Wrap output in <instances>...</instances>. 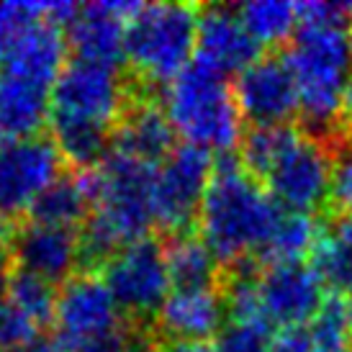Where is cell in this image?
Returning a JSON list of instances; mask_svg holds the SVG:
<instances>
[{"instance_id": "obj_4", "label": "cell", "mask_w": 352, "mask_h": 352, "mask_svg": "<svg viewBox=\"0 0 352 352\" xmlns=\"http://www.w3.org/2000/svg\"><path fill=\"white\" fill-rule=\"evenodd\" d=\"M162 100L175 137H183L190 147L232 155L242 139V118L229 78L198 57L167 82Z\"/></svg>"}, {"instance_id": "obj_11", "label": "cell", "mask_w": 352, "mask_h": 352, "mask_svg": "<svg viewBox=\"0 0 352 352\" xmlns=\"http://www.w3.org/2000/svg\"><path fill=\"white\" fill-rule=\"evenodd\" d=\"M62 165L52 137L0 142V219L29 214L31 204L62 175Z\"/></svg>"}, {"instance_id": "obj_35", "label": "cell", "mask_w": 352, "mask_h": 352, "mask_svg": "<svg viewBox=\"0 0 352 352\" xmlns=\"http://www.w3.org/2000/svg\"><path fill=\"white\" fill-rule=\"evenodd\" d=\"M344 314H347V324H350V332H352V294L344 301Z\"/></svg>"}, {"instance_id": "obj_17", "label": "cell", "mask_w": 352, "mask_h": 352, "mask_svg": "<svg viewBox=\"0 0 352 352\" xmlns=\"http://www.w3.org/2000/svg\"><path fill=\"white\" fill-rule=\"evenodd\" d=\"M224 314V296L216 288L173 291L157 311V324L167 342H208V337L221 332Z\"/></svg>"}, {"instance_id": "obj_13", "label": "cell", "mask_w": 352, "mask_h": 352, "mask_svg": "<svg viewBox=\"0 0 352 352\" xmlns=\"http://www.w3.org/2000/svg\"><path fill=\"white\" fill-rule=\"evenodd\" d=\"M234 103L250 126H285L298 113V93L283 57H260L236 75Z\"/></svg>"}, {"instance_id": "obj_14", "label": "cell", "mask_w": 352, "mask_h": 352, "mask_svg": "<svg viewBox=\"0 0 352 352\" xmlns=\"http://www.w3.org/2000/svg\"><path fill=\"white\" fill-rule=\"evenodd\" d=\"M8 257L16 270L52 285L67 283L80 267V232L26 221L10 232Z\"/></svg>"}, {"instance_id": "obj_32", "label": "cell", "mask_w": 352, "mask_h": 352, "mask_svg": "<svg viewBox=\"0 0 352 352\" xmlns=\"http://www.w3.org/2000/svg\"><path fill=\"white\" fill-rule=\"evenodd\" d=\"M157 352H216L211 342H167Z\"/></svg>"}, {"instance_id": "obj_27", "label": "cell", "mask_w": 352, "mask_h": 352, "mask_svg": "<svg viewBox=\"0 0 352 352\" xmlns=\"http://www.w3.org/2000/svg\"><path fill=\"white\" fill-rule=\"evenodd\" d=\"M50 3H0V59L29 31L47 21Z\"/></svg>"}, {"instance_id": "obj_28", "label": "cell", "mask_w": 352, "mask_h": 352, "mask_svg": "<svg viewBox=\"0 0 352 352\" xmlns=\"http://www.w3.org/2000/svg\"><path fill=\"white\" fill-rule=\"evenodd\" d=\"M216 352H267L270 347V327L254 322H232L221 327Z\"/></svg>"}, {"instance_id": "obj_15", "label": "cell", "mask_w": 352, "mask_h": 352, "mask_svg": "<svg viewBox=\"0 0 352 352\" xmlns=\"http://www.w3.org/2000/svg\"><path fill=\"white\" fill-rule=\"evenodd\" d=\"M139 10V3H88L78 10L67 29V44L75 57L121 67L124 62V34L129 19Z\"/></svg>"}, {"instance_id": "obj_20", "label": "cell", "mask_w": 352, "mask_h": 352, "mask_svg": "<svg viewBox=\"0 0 352 352\" xmlns=\"http://www.w3.org/2000/svg\"><path fill=\"white\" fill-rule=\"evenodd\" d=\"M90 180L88 173L59 175L29 208V221L57 229L80 232L90 216Z\"/></svg>"}, {"instance_id": "obj_19", "label": "cell", "mask_w": 352, "mask_h": 352, "mask_svg": "<svg viewBox=\"0 0 352 352\" xmlns=\"http://www.w3.org/2000/svg\"><path fill=\"white\" fill-rule=\"evenodd\" d=\"M52 88L47 82L0 69V139L36 137L50 118Z\"/></svg>"}, {"instance_id": "obj_16", "label": "cell", "mask_w": 352, "mask_h": 352, "mask_svg": "<svg viewBox=\"0 0 352 352\" xmlns=\"http://www.w3.org/2000/svg\"><path fill=\"white\" fill-rule=\"evenodd\" d=\"M196 57L219 69L221 75H239L260 59V47L236 19L234 8L208 6L198 8V41Z\"/></svg>"}, {"instance_id": "obj_29", "label": "cell", "mask_w": 352, "mask_h": 352, "mask_svg": "<svg viewBox=\"0 0 352 352\" xmlns=\"http://www.w3.org/2000/svg\"><path fill=\"white\" fill-rule=\"evenodd\" d=\"M39 334L41 329L36 324L26 319L6 298V294L0 296V352H21L23 347H29Z\"/></svg>"}, {"instance_id": "obj_34", "label": "cell", "mask_w": 352, "mask_h": 352, "mask_svg": "<svg viewBox=\"0 0 352 352\" xmlns=\"http://www.w3.org/2000/svg\"><path fill=\"white\" fill-rule=\"evenodd\" d=\"M342 124H344V129H347L350 139H352V98H350V103H347V111H344V116H342Z\"/></svg>"}, {"instance_id": "obj_5", "label": "cell", "mask_w": 352, "mask_h": 352, "mask_svg": "<svg viewBox=\"0 0 352 352\" xmlns=\"http://www.w3.org/2000/svg\"><path fill=\"white\" fill-rule=\"evenodd\" d=\"M198 8L186 3L139 6L124 34V62L144 82L167 85L196 57Z\"/></svg>"}, {"instance_id": "obj_7", "label": "cell", "mask_w": 352, "mask_h": 352, "mask_svg": "<svg viewBox=\"0 0 352 352\" xmlns=\"http://www.w3.org/2000/svg\"><path fill=\"white\" fill-rule=\"evenodd\" d=\"M334 157L322 139L291 126L260 186L283 211L311 216L329 201Z\"/></svg>"}, {"instance_id": "obj_10", "label": "cell", "mask_w": 352, "mask_h": 352, "mask_svg": "<svg viewBox=\"0 0 352 352\" xmlns=\"http://www.w3.org/2000/svg\"><path fill=\"white\" fill-rule=\"evenodd\" d=\"M52 324H54L52 342L57 352H72L80 344L106 337L126 322L103 278L85 273L72 275L59 288Z\"/></svg>"}, {"instance_id": "obj_33", "label": "cell", "mask_w": 352, "mask_h": 352, "mask_svg": "<svg viewBox=\"0 0 352 352\" xmlns=\"http://www.w3.org/2000/svg\"><path fill=\"white\" fill-rule=\"evenodd\" d=\"M8 278H10V257H8V250L0 245V296L6 294Z\"/></svg>"}, {"instance_id": "obj_9", "label": "cell", "mask_w": 352, "mask_h": 352, "mask_svg": "<svg viewBox=\"0 0 352 352\" xmlns=\"http://www.w3.org/2000/svg\"><path fill=\"white\" fill-rule=\"evenodd\" d=\"M103 283L121 314L131 319L157 314L173 291L165 247L152 236L124 247L103 265Z\"/></svg>"}, {"instance_id": "obj_12", "label": "cell", "mask_w": 352, "mask_h": 352, "mask_svg": "<svg viewBox=\"0 0 352 352\" xmlns=\"http://www.w3.org/2000/svg\"><path fill=\"white\" fill-rule=\"evenodd\" d=\"M257 306L267 327H306L327 301L322 278L311 265L265 263L254 275Z\"/></svg>"}, {"instance_id": "obj_26", "label": "cell", "mask_w": 352, "mask_h": 352, "mask_svg": "<svg viewBox=\"0 0 352 352\" xmlns=\"http://www.w3.org/2000/svg\"><path fill=\"white\" fill-rule=\"evenodd\" d=\"M316 352H352V332L340 296H327L319 314L306 324Z\"/></svg>"}, {"instance_id": "obj_36", "label": "cell", "mask_w": 352, "mask_h": 352, "mask_svg": "<svg viewBox=\"0 0 352 352\" xmlns=\"http://www.w3.org/2000/svg\"><path fill=\"white\" fill-rule=\"evenodd\" d=\"M350 47H352V26H350Z\"/></svg>"}, {"instance_id": "obj_18", "label": "cell", "mask_w": 352, "mask_h": 352, "mask_svg": "<svg viewBox=\"0 0 352 352\" xmlns=\"http://www.w3.org/2000/svg\"><path fill=\"white\" fill-rule=\"evenodd\" d=\"M111 149L147 165H160L175 149V131L157 103L144 98L131 100V106L113 129Z\"/></svg>"}, {"instance_id": "obj_24", "label": "cell", "mask_w": 352, "mask_h": 352, "mask_svg": "<svg viewBox=\"0 0 352 352\" xmlns=\"http://www.w3.org/2000/svg\"><path fill=\"white\" fill-rule=\"evenodd\" d=\"M316 236H319V226L311 216L283 211L260 260L263 263H301L306 254H311Z\"/></svg>"}, {"instance_id": "obj_25", "label": "cell", "mask_w": 352, "mask_h": 352, "mask_svg": "<svg viewBox=\"0 0 352 352\" xmlns=\"http://www.w3.org/2000/svg\"><path fill=\"white\" fill-rule=\"evenodd\" d=\"M57 285L39 280L29 273H10L6 285V298L19 309L26 319L36 324L39 329H47L54 319V306H57Z\"/></svg>"}, {"instance_id": "obj_6", "label": "cell", "mask_w": 352, "mask_h": 352, "mask_svg": "<svg viewBox=\"0 0 352 352\" xmlns=\"http://www.w3.org/2000/svg\"><path fill=\"white\" fill-rule=\"evenodd\" d=\"M129 106L131 98L121 78V67L72 57L65 62L52 88L50 121L106 129L113 134Z\"/></svg>"}, {"instance_id": "obj_21", "label": "cell", "mask_w": 352, "mask_h": 352, "mask_svg": "<svg viewBox=\"0 0 352 352\" xmlns=\"http://www.w3.org/2000/svg\"><path fill=\"white\" fill-rule=\"evenodd\" d=\"M311 267L334 294H352V214H340L319 229L311 250Z\"/></svg>"}, {"instance_id": "obj_31", "label": "cell", "mask_w": 352, "mask_h": 352, "mask_svg": "<svg viewBox=\"0 0 352 352\" xmlns=\"http://www.w3.org/2000/svg\"><path fill=\"white\" fill-rule=\"evenodd\" d=\"M267 352H316L309 327H288L278 329L275 337H270Z\"/></svg>"}, {"instance_id": "obj_2", "label": "cell", "mask_w": 352, "mask_h": 352, "mask_svg": "<svg viewBox=\"0 0 352 352\" xmlns=\"http://www.w3.org/2000/svg\"><path fill=\"white\" fill-rule=\"evenodd\" d=\"M283 208L275 204L234 155H219L198 214L201 239L219 265L263 257Z\"/></svg>"}, {"instance_id": "obj_22", "label": "cell", "mask_w": 352, "mask_h": 352, "mask_svg": "<svg viewBox=\"0 0 352 352\" xmlns=\"http://www.w3.org/2000/svg\"><path fill=\"white\" fill-rule=\"evenodd\" d=\"M173 291H214L219 283V263L198 236H175L165 247Z\"/></svg>"}, {"instance_id": "obj_3", "label": "cell", "mask_w": 352, "mask_h": 352, "mask_svg": "<svg viewBox=\"0 0 352 352\" xmlns=\"http://www.w3.org/2000/svg\"><path fill=\"white\" fill-rule=\"evenodd\" d=\"M298 93V113L316 139H327L342 121L352 98L350 31L340 26L298 23L283 54Z\"/></svg>"}, {"instance_id": "obj_30", "label": "cell", "mask_w": 352, "mask_h": 352, "mask_svg": "<svg viewBox=\"0 0 352 352\" xmlns=\"http://www.w3.org/2000/svg\"><path fill=\"white\" fill-rule=\"evenodd\" d=\"M329 198L342 214H352V147L342 149L334 157Z\"/></svg>"}, {"instance_id": "obj_1", "label": "cell", "mask_w": 352, "mask_h": 352, "mask_svg": "<svg viewBox=\"0 0 352 352\" xmlns=\"http://www.w3.org/2000/svg\"><path fill=\"white\" fill-rule=\"evenodd\" d=\"M155 170L157 165L113 149L88 170L93 208L80 229V267H103L124 247L149 239L157 226Z\"/></svg>"}, {"instance_id": "obj_8", "label": "cell", "mask_w": 352, "mask_h": 352, "mask_svg": "<svg viewBox=\"0 0 352 352\" xmlns=\"http://www.w3.org/2000/svg\"><path fill=\"white\" fill-rule=\"evenodd\" d=\"M214 175L211 152L177 144L155 170V219L173 236H186L198 221L206 190Z\"/></svg>"}, {"instance_id": "obj_23", "label": "cell", "mask_w": 352, "mask_h": 352, "mask_svg": "<svg viewBox=\"0 0 352 352\" xmlns=\"http://www.w3.org/2000/svg\"><path fill=\"white\" fill-rule=\"evenodd\" d=\"M236 19L242 21L245 31L257 41V47H278L294 39L298 29V8L294 3L280 0H254L236 6Z\"/></svg>"}]
</instances>
